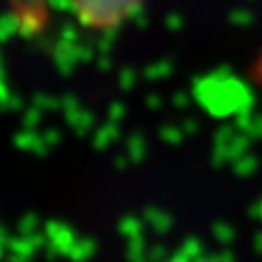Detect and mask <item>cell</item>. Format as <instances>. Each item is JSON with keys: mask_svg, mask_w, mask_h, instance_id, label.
I'll return each mask as SVG.
<instances>
[{"mask_svg": "<svg viewBox=\"0 0 262 262\" xmlns=\"http://www.w3.org/2000/svg\"><path fill=\"white\" fill-rule=\"evenodd\" d=\"M77 15L93 27H114L124 21L143 0H71Z\"/></svg>", "mask_w": 262, "mask_h": 262, "instance_id": "obj_1", "label": "cell"}]
</instances>
